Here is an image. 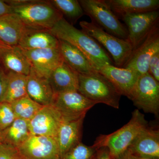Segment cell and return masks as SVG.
Returning a JSON list of instances; mask_svg holds the SVG:
<instances>
[{"label":"cell","instance_id":"1","mask_svg":"<svg viewBox=\"0 0 159 159\" xmlns=\"http://www.w3.org/2000/svg\"><path fill=\"white\" fill-rule=\"evenodd\" d=\"M28 29L49 31L62 18L50 1H5Z\"/></svg>","mask_w":159,"mask_h":159},{"label":"cell","instance_id":"2","mask_svg":"<svg viewBox=\"0 0 159 159\" xmlns=\"http://www.w3.org/2000/svg\"><path fill=\"white\" fill-rule=\"evenodd\" d=\"M57 39L66 41L82 52L95 69L105 64L112 65L111 57L102 46L93 38L62 18L49 31Z\"/></svg>","mask_w":159,"mask_h":159},{"label":"cell","instance_id":"3","mask_svg":"<svg viewBox=\"0 0 159 159\" xmlns=\"http://www.w3.org/2000/svg\"><path fill=\"white\" fill-rule=\"evenodd\" d=\"M148 125L144 115L139 109H135L127 124L112 133L99 136L93 146L97 149L107 147L111 159H116L128 149L139 134Z\"/></svg>","mask_w":159,"mask_h":159},{"label":"cell","instance_id":"4","mask_svg":"<svg viewBox=\"0 0 159 159\" xmlns=\"http://www.w3.org/2000/svg\"><path fill=\"white\" fill-rule=\"evenodd\" d=\"M78 91L93 102L119 108L121 95L109 80L98 72L78 74Z\"/></svg>","mask_w":159,"mask_h":159},{"label":"cell","instance_id":"5","mask_svg":"<svg viewBox=\"0 0 159 159\" xmlns=\"http://www.w3.org/2000/svg\"><path fill=\"white\" fill-rule=\"evenodd\" d=\"M84 14L90 18L92 22L106 32L116 37L126 40L128 31L114 13L105 0H80Z\"/></svg>","mask_w":159,"mask_h":159},{"label":"cell","instance_id":"6","mask_svg":"<svg viewBox=\"0 0 159 159\" xmlns=\"http://www.w3.org/2000/svg\"><path fill=\"white\" fill-rule=\"evenodd\" d=\"M79 25L82 31L97 41L109 52L113 58L115 66L123 68L133 52L132 48L127 40L109 34L92 22L81 21Z\"/></svg>","mask_w":159,"mask_h":159},{"label":"cell","instance_id":"7","mask_svg":"<svg viewBox=\"0 0 159 159\" xmlns=\"http://www.w3.org/2000/svg\"><path fill=\"white\" fill-rule=\"evenodd\" d=\"M128 98L139 110L159 116V82L148 73L139 76Z\"/></svg>","mask_w":159,"mask_h":159},{"label":"cell","instance_id":"8","mask_svg":"<svg viewBox=\"0 0 159 159\" xmlns=\"http://www.w3.org/2000/svg\"><path fill=\"white\" fill-rule=\"evenodd\" d=\"M97 103L84 96L78 91L54 94L51 104L60 114L63 121L85 116L88 111Z\"/></svg>","mask_w":159,"mask_h":159},{"label":"cell","instance_id":"9","mask_svg":"<svg viewBox=\"0 0 159 159\" xmlns=\"http://www.w3.org/2000/svg\"><path fill=\"white\" fill-rule=\"evenodd\" d=\"M121 19L125 23L128 31L127 40L133 51L144 41L151 30L159 21V12L148 11L137 14L125 15Z\"/></svg>","mask_w":159,"mask_h":159},{"label":"cell","instance_id":"10","mask_svg":"<svg viewBox=\"0 0 159 159\" xmlns=\"http://www.w3.org/2000/svg\"><path fill=\"white\" fill-rule=\"evenodd\" d=\"M159 51V23L154 27L144 41L133 51L123 68L130 69L139 76L148 72V64L152 56Z\"/></svg>","mask_w":159,"mask_h":159},{"label":"cell","instance_id":"11","mask_svg":"<svg viewBox=\"0 0 159 159\" xmlns=\"http://www.w3.org/2000/svg\"><path fill=\"white\" fill-rule=\"evenodd\" d=\"M17 149L24 159H61L54 138L32 135Z\"/></svg>","mask_w":159,"mask_h":159},{"label":"cell","instance_id":"12","mask_svg":"<svg viewBox=\"0 0 159 159\" xmlns=\"http://www.w3.org/2000/svg\"><path fill=\"white\" fill-rule=\"evenodd\" d=\"M21 49L31 68L39 76L47 79L64 61L58 47L37 50Z\"/></svg>","mask_w":159,"mask_h":159},{"label":"cell","instance_id":"13","mask_svg":"<svg viewBox=\"0 0 159 159\" xmlns=\"http://www.w3.org/2000/svg\"><path fill=\"white\" fill-rule=\"evenodd\" d=\"M61 116L54 107L43 106L29 121V127L32 135L44 136L55 139L63 122Z\"/></svg>","mask_w":159,"mask_h":159},{"label":"cell","instance_id":"14","mask_svg":"<svg viewBox=\"0 0 159 159\" xmlns=\"http://www.w3.org/2000/svg\"><path fill=\"white\" fill-rule=\"evenodd\" d=\"M139 157L159 159V130L148 126L139 134L127 149Z\"/></svg>","mask_w":159,"mask_h":159},{"label":"cell","instance_id":"15","mask_svg":"<svg viewBox=\"0 0 159 159\" xmlns=\"http://www.w3.org/2000/svg\"><path fill=\"white\" fill-rule=\"evenodd\" d=\"M97 70L111 81L121 96L128 98L139 77L132 70L112 65L99 66Z\"/></svg>","mask_w":159,"mask_h":159},{"label":"cell","instance_id":"16","mask_svg":"<svg viewBox=\"0 0 159 159\" xmlns=\"http://www.w3.org/2000/svg\"><path fill=\"white\" fill-rule=\"evenodd\" d=\"M84 117L63 121L60 126L55 139L59 148L61 159L71 148L81 142Z\"/></svg>","mask_w":159,"mask_h":159},{"label":"cell","instance_id":"17","mask_svg":"<svg viewBox=\"0 0 159 159\" xmlns=\"http://www.w3.org/2000/svg\"><path fill=\"white\" fill-rule=\"evenodd\" d=\"M48 80L54 94L78 91V74L64 61L52 71Z\"/></svg>","mask_w":159,"mask_h":159},{"label":"cell","instance_id":"18","mask_svg":"<svg viewBox=\"0 0 159 159\" xmlns=\"http://www.w3.org/2000/svg\"><path fill=\"white\" fill-rule=\"evenodd\" d=\"M28 30L20 17L15 13L0 16V41L6 45L18 46Z\"/></svg>","mask_w":159,"mask_h":159},{"label":"cell","instance_id":"19","mask_svg":"<svg viewBox=\"0 0 159 159\" xmlns=\"http://www.w3.org/2000/svg\"><path fill=\"white\" fill-rule=\"evenodd\" d=\"M58 40V48L64 61L77 74H89L98 72L79 49L66 41Z\"/></svg>","mask_w":159,"mask_h":159},{"label":"cell","instance_id":"20","mask_svg":"<svg viewBox=\"0 0 159 159\" xmlns=\"http://www.w3.org/2000/svg\"><path fill=\"white\" fill-rule=\"evenodd\" d=\"M27 95L43 106L51 105L54 94L48 79L40 77L31 68L27 76Z\"/></svg>","mask_w":159,"mask_h":159},{"label":"cell","instance_id":"21","mask_svg":"<svg viewBox=\"0 0 159 159\" xmlns=\"http://www.w3.org/2000/svg\"><path fill=\"white\" fill-rule=\"evenodd\" d=\"M0 63L8 72L28 76L31 66L19 46L0 48Z\"/></svg>","mask_w":159,"mask_h":159},{"label":"cell","instance_id":"22","mask_svg":"<svg viewBox=\"0 0 159 159\" xmlns=\"http://www.w3.org/2000/svg\"><path fill=\"white\" fill-rule=\"evenodd\" d=\"M118 18L127 14L157 11L159 0H105Z\"/></svg>","mask_w":159,"mask_h":159},{"label":"cell","instance_id":"23","mask_svg":"<svg viewBox=\"0 0 159 159\" xmlns=\"http://www.w3.org/2000/svg\"><path fill=\"white\" fill-rule=\"evenodd\" d=\"M59 40L47 30L28 29L19 46L26 50H37L57 48Z\"/></svg>","mask_w":159,"mask_h":159},{"label":"cell","instance_id":"24","mask_svg":"<svg viewBox=\"0 0 159 159\" xmlns=\"http://www.w3.org/2000/svg\"><path fill=\"white\" fill-rule=\"evenodd\" d=\"M32 135L29 127V121L16 118L6 129L1 131V141L18 148Z\"/></svg>","mask_w":159,"mask_h":159},{"label":"cell","instance_id":"25","mask_svg":"<svg viewBox=\"0 0 159 159\" xmlns=\"http://www.w3.org/2000/svg\"><path fill=\"white\" fill-rule=\"evenodd\" d=\"M27 76L8 72L7 86L2 102L11 103L27 96Z\"/></svg>","mask_w":159,"mask_h":159},{"label":"cell","instance_id":"26","mask_svg":"<svg viewBox=\"0 0 159 159\" xmlns=\"http://www.w3.org/2000/svg\"><path fill=\"white\" fill-rule=\"evenodd\" d=\"M10 103L16 118L28 121L33 119L43 107L32 100L28 95Z\"/></svg>","mask_w":159,"mask_h":159},{"label":"cell","instance_id":"27","mask_svg":"<svg viewBox=\"0 0 159 159\" xmlns=\"http://www.w3.org/2000/svg\"><path fill=\"white\" fill-rule=\"evenodd\" d=\"M50 2L72 25L84 14L82 7L77 0H51Z\"/></svg>","mask_w":159,"mask_h":159},{"label":"cell","instance_id":"28","mask_svg":"<svg viewBox=\"0 0 159 159\" xmlns=\"http://www.w3.org/2000/svg\"><path fill=\"white\" fill-rule=\"evenodd\" d=\"M97 149L80 142L74 146L61 159H95Z\"/></svg>","mask_w":159,"mask_h":159},{"label":"cell","instance_id":"29","mask_svg":"<svg viewBox=\"0 0 159 159\" xmlns=\"http://www.w3.org/2000/svg\"><path fill=\"white\" fill-rule=\"evenodd\" d=\"M16 119L11 103L0 102V130H4L11 125Z\"/></svg>","mask_w":159,"mask_h":159},{"label":"cell","instance_id":"30","mask_svg":"<svg viewBox=\"0 0 159 159\" xmlns=\"http://www.w3.org/2000/svg\"><path fill=\"white\" fill-rule=\"evenodd\" d=\"M0 159H24L17 148L7 144H0Z\"/></svg>","mask_w":159,"mask_h":159},{"label":"cell","instance_id":"31","mask_svg":"<svg viewBox=\"0 0 159 159\" xmlns=\"http://www.w3.org/2000/svg\"><path fill=\"white\" fill-rule=\"evenodd\" d=\"M148 73L159 82V51L152 56L148 64Z\"/></svg>","mask_w":159,"mask_h":159},{"label":"cell","instance_id":"32","mask_svg":"<svg viewBox=\"0 0 159 159\" xmlns=\"http://www.w3.org/2000/svg\"><path fill=\"white\" fill-rule=\"evenodd\" d=\"M8 71L0 63V102H2L7 86Z\"/></svg>","mask_w":159,"mask_h":159},{"label":"cell","instance_id":"33","mask_svg":"<svg viewBox=\"0 0 159 159\" xmlns=\"http://www.w3.org/2000/svg\"><path fill=\"white\" fill-rule=\"evenodd\" d=\"M95 159H111L108 148L104 147L97 149Z\"/></svg>","mask_w":159,"mask_h":159},{"label":"cell","instance_id":"34","mask_svg":"<svg viewBox=\"0 0 159 159\" xmlns=\"http://www.w3.org/2000/svg\"><path fill=\"white\" fill-rule=\"evenodd\" d=\"M12 13V8L5 2L0 0V16Z\"/></svg>","mask_w":159,"mask_h":159},{"label":"cell","instance_id":"35","mask_svg":"<svg viewBox=\"0 0 159 159\" xmlns=\"http://www.w3.org/2000/svg\"><path fill=\"white\" fill-rule=\"evenodd\" d=\"M115 159H135L133 156L130 153L128 150L125 151L124 153L119 156Z\"/></svg>","mask_w":159,"mask_h":159},{"label":"cell","instance_id":"36","mask_svg":"<svg viewBox=\"0 0 159 159\" xmlns=\"http://www.w3.org/2000/svg\"><path fill=\"white\" fill-rule=\"evenodd\" d=\"M9 47V46L6 45L5 44L0 41V48H6V47Z\"/></svg>","mask_w":159,"mask_h":159},{"label":"cell","instance_id":"37","mask_svg":"<svg viewBox=\"0 0 159 159\" xmlns=\"http://www.w3.org/2000/svg\"><path fill=\"white\" fill-rule=\"evenodd\" d=\"M134 158L135 159H149V158H141L139 157H136L134 156Z\"/></svg>","mask_w":159,"mask_h":159},{"label":"cell","instance_id":"38","mask_svg":"<svg viewBox=\"0 0 159 159\" xmlns=\"http://www.w3.org/2000/svg\"><path fill=\"white\" fill-rule=\"evenodd\" d=\"M2 144V141H1V130H0V144Z\"/></svg>","mask_w":159,"mask_h":159}]
</instances>
